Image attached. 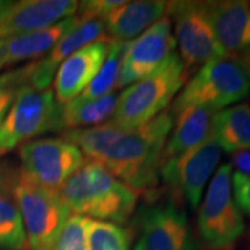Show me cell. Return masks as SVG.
Instances as JSON below:
<instances>
[{
    "label": "cell",
    "mask_w": 250,
    "mask_h": 250,
    "mask_svg": "<svg viewBox=\"0 0 250 250\" xmlns=\"http://www.w3.org/2000/svg\"><path fill=\"white\" fill-rule=\"evenodd\" d=\"M188 74L181 57L174 52L159 68L118 95L110 121L123 129H132L153 120L168 108L171 100L185 86Z\"/></svg>",
    "instance_id": "obj_3"
},
{
    "label": "cell",
    "mask_w": 250,
    "mask_h": 250,
    "mask_svg": "<svg viewBox=\"0 0 250 250\" xmlns=\"http://www.w3.org/2000/svg\"><path fill=\"white\" fill-rule=\"evenodd\" d=\"M75 0H21L10 1L0 11V32L4 36L45 29L78 11Z\"/></svg>",
    "instance_id": "obj_13"
},
{
    "label": "cell",
    "mask_w": 250,
    "mask_h": 250,
    "mask_svg": "<svg viewBox=\"0 0 250 250\" xmlns=\"http://www.w3.org/2000/svg\"><path fill=\"white\" fill-rule=\"evenodd\" d=\"M124 131L113 121H107L90 128L68 129L64 134V139L77 146L89 160L102 163Z\"/></svg>",
    "instance_id": "obj_23"
},
{
    "label": "cell",
    "mask_w": 250,
    "mask_h": 250,
    "mask_svg": "<svg viewBox=\"0 0 250 250\" xmlns=\"http://www.w3.org/2000/svg\"><path fill=\"white\" fill-rule=\"evenodd\" d=\"M1 38H4V35H3V34L0 32V39H1Z\"/></svg>",
    "instance_id": "obj_33"
},
{
    "label": "cell",
    "mask_w": 250,
    "mask_h": 250,
    "mask_svg": "<svg viewBox=\"0 0 250 250\" xmlns=\"http://www.w3.org/2000/svg\"><path fill=\"white\" fill-rule=\"evenodd\" d=\"M215 39L224 57H238L250 49V10L248 1H207Z\"/></svg>",
    "instance_id": "obj_16"
},
{
    "label": "cell",
    "mask_w": 250,
    "mask_h": 250,
    "mask_svg": "<svg viewBox=\"0 0 250 250\" xmlns=\"http://www.w3.org/2000/svg\"><path fill=\"white\" fill-rule=\"evenodd\" d=\"M231 166L235 167V172H239L242 175L250 177V150L239 152L232 154Z\"/></svg>",
    "instance_id": "obj_30"
},
{
    "label": "cell",
    "mask_w": 250,
    "mask_h": 250,
    "mask_svg": "<svg viewBox=\"0 0 250 250\" xmlns=\"http://www.w3.org/2000/svg\"><path fill=\"white\" fill-rule=\"evenodd\" d=\"M248 7H249V10H250V1H248Z\"/></svg>",
    "instance_id": "obj_34"
},
{
    "label": "cell",
    "mask_w": 250,
    "mask_h": 250,
    "mask_svg": "<svg viewBox=\"0 0 250 250\" xmlns=\"http://www.w3.org/2000/svg\"><path fill=\"white\" fill-rule=\"evenodd\" d=\"M197 229L208 249L232 248L245 232V218L232 192V166L221 164L215 171L199 208Z\"/></svg>",
    "instance_id": "obj_7"
},
{
    "label": "cell",
    "mask_w": 250,
    "mask_h": 250,
    "mask_svg": "<svg viewBox=\"0 0 250 250\" xmlns=\"http://www.w3.org/2000/svg\"><path fill=\"white\" fill-rule=\"evenodd\" d=\"M56 192L68 213L113 224L128 221L138 200L134 189L93 160L85 161Z\"/></svg>",
    "instance_id": "obj_1"
},
{
    "label": "cell",
    "mask_w": 250,
    "mask_h": 250,
    "mask_svg": "<svg viewBox=\"0 0 250 250\" xmlns=\"http://www.w3.org/2000/svg\"><path fill=\"white\" fill-rule=\"evenodd\" d=\"M9 3H10V1H4V0H0V11L4 9V7H6V6L9 4Z\"/></svg>",
    "instance_id": "obj_31"
},
{
    "label": "cell",
    "mask_w": 250,
    "mask_h": 250,
    "mask_svg": "<svg viewBox=\"0 0 250 250\" xmlns=\"http://www.w3.org/2000/svg\"><path fill=\"white\" fill-rule=\"evenodd\" d=\"M187 214L174 197L145 206L139 213V235L134 250H190Z\"/></svg>",
    "instance_id": "obj_11"
},
{
    "label": "cell",
    "mask_w": 250,
    "mask_h": 250,
    "mask_svg": "<svg viewBox=\"0 0 250 250\" xmlns=\"http://www.w3.org/2000/svg\"><path fill=\"white\" fill-rule=\"evenodd\" d=\"M221 159V149L210 134L202 143L161 164L160 175L174 195L182 196L193 210L200 205L206 184Z\"/></svg>",
    "instance_id": "obj_10"
},
{
    "label": "cell",
    "mask_w": 250,
    "mask_h": 250,
    "mask_svg": "<svg viewBox=\"0 0 250 250\" xmlns=\"http://www.w3.org/2000/svg\"><path fill=\"white\" fill-rule=\"evenodd\" d=\"M167 1H123L103 18L104 35L114 42H129L167 14Z\"/></svg>",
    "instance_id": "obj_17"
},
{
    "label": "cell",
    "mask_w": 250,
    "mask_h": 250,
    "mask_svg": "<svg viewBox=\"0 0 250 250\" xmlns=\"http://www.w3.org/2000/svg\"><path fill=\"white\" fill-rule=\"evenodd\" d=\"M22 168L39 185L57 190L85 163L83 154L64 138H39L20 146Z\"/></svg>",
    "instance_id": "obj_9"
},
{
    "label": "cell",
    "mask_w": 250,
    "mask_h": 250,
    "mask_svg": "<svg viewBox=\"0 0 250 250\" xmlns=\"http://www.w3.org/2000/svg\"><path fill=\"white\" fill-rule=\"evenodd\" d=\"M214 111L206 107H187L174 116V125L167 139L163 163L190 150L211 134Z\"/></svg>",
    "instance_id": "obj_19"
},
{
    "label": "cell",
    "mask_w": 250,
    "mask_h": 250,
    "mask_svg": "<svg viewBox=\"0 0 250 250\" xmlns=\"http://www.w3.org/2000/svg\"><path fill=\"white\" fill-rule=\"evenodd\" d=\"M232 192L242 214L250 215V177L232 172Z\"/></svg>",
    "instance_id": "obj_29"
},
{
    "label": "cell",
    "mask_w": 250,
    "mask_h": 250,
    "mask_svg": "<svg viewBox=\"0 0 250 250\" xmlns=\"http://www.w3.org/2000/svg\"><path fill=\"white\" fill-rule=\"evenodd\" d=\"M131 238L126 229L118 224L90 220L88 221L89 250H131Z\"/></svg>",
    "instance_id": "obj_25"
},
{
    "label": "cell",
    "mask_w": 250,
    "mask_h": 250,
    "mask_svg": "<svg viewBox=\"0 0 250 250\" xmlns=\"http://www.w3.org/2000/svg\"><path fill=\"white\" fill-rule=\"evenodd\" d=\"M3 67H6V64H4V62H3V60L0 59V70H1Z\"/></svg>",
    "instance_id": "obj_32"
},
{
    "label": "cell",
    "mask_w": 250,
    "mask_h": 250,
    "mask_svg": "<svg viewBox=\"0 0 250 250\" xmlns=\"http://www.w3.org/2000/svg\"><path fill=\"white\" fill-rule=\"evenodd\" d=\"M124 0H88L81 1L78 4L81 18H103L107 16L111 10L120 6Z\"/></svg>",
    "instance_id": "obj_28"
},
{
    "label": "cell",
    "mask_w": 250,
    "mask_h": 250,
    "mask_svg": "<svg viewBox=\"0 0 250 250\" xmlns=\"http://www.w3.org/2000/svg\"><path fill=\"white\" fill-rule=\"evenodd\" d=\"M104 38L106 35L103 20L77 17L75 24L62 35L53 49L45 54L43 59L34 62L29 83L39 90L49 89V85L53 82L54 75L64 60H67L72 53L82 49L83 46Z\"/></svg>",
    "instance_id": "obj_15"
},
{
    "label": "cell",
    "mask_w": 250,
    "mask_h": 250,
    "mask_svg": "<svg viewBox=\"0 0 250 250\" xmlns=\"http://www.w3.org/2000/svg\"><path fill=\"white\" fill-rule=\"evenodd\" d=\"M110 43L107 38L96 41L62 62L53 78V93L59 104H68L86 89L104 62Z\"/></svg>",
    "instance_id": "obj_14"
},
{
    "label": "cell",
    "mask_w": 250,
    "mask_h": 250,
    "mask_svg": "<svg viewBox=\"0 0 250 250\" xmlns=\"http://www.w3.org/2000/svg\"><path fill=\"white\" fill-rule=\"evenodd\" d=\"M75 21L77 16L65 18L45 29L4 36L0 39V59L6 65H10L13 62L34 60L45 56L75 24Z\"/></svg>",
    "instance_id": "obj_18"
},
{
    "label": "cell",
    "mask_w": 250,
    "mask_h": 250,
    "mask_svg": "<svg viewBox=\"0 0 250 250\" xmlns=\"http://www.w3.org/2000/svg\"><path fill=\"white\" fill-rule=\"evenodd\" d=\"M13 189L25 231L28 250H53L70 217L57 192L39 185L22 170L16 172Z\"/></svg>",
    "instance_id": "obj_5"
},
{
    "label": "cell",
    "mask_w": 250,
    "mask_h": 250,
    "mask_svg": "<svg viewBox=\"0 0 250 250\" xmlns=\"http://www.w3.org/2000/svg\"><path fill=\"white\" fill-rule=\"evenodd\" d=\"M211 134L228 154L250 150V106L239 103L215 113Z\"/></svg>",
    "instance_id": "obj_21"
},
{
    "label": "cell",
    "mask_w": 250,
    "mask_h": 250,
    "mask_svg": "<svg viewBox=\"0 0 250 250\" xmlns=\"http://www.w3.org/2000/svg\"><path fill=\"white\" fill-rule=\"evenodd\" d=\"M249 74L235 57L218 56L203 64L181 89L171 107L172 116L192 106L218 113L249 95Z\"/></svg>",
    "instance_id": "obj_4"
},
{
    "label": "cell",
    "mask_w": 250,
    "mask_h": 250,
    "mask_svg": "<svg viewBox=\"0 0 250 250\" xmlns=\"http://www.w3.org/2000/svg\"><path fill=\"white\" fill-rule=\"evenodd\" d=\"M172 125L174 116L167 108L150 121L125 129L100 164L135 192L150 189L159 181Z\"/></svg>",
    "instance_id": "obj_2"
},
{
    "label": "cell",
    "mask_w": 250,
    "mask_h": 250,
    "mask_svg": "<svg viewBox=\"0 0 250 250\" xmlns=\"http://www.w3.org/2000/svg\"><path fill=\"white\" fill-rule=\"evenodd\" d=\"M16 168L0 164V249L24 250L27 248L25 231L14 197Z\"/></svg>",
    "instance_id": "obj_20"
},
{
    "label": "cell",
    "mask_w": 250,
    "mask_h": 250,
    "mask_svg": "<svg viewBox=\"0 0 250 250\" xmlns=\"http://www.w3.org/2000/svg\"><path fill=\"white\" fill-rule=\"evenodd\" d=\"M32 68H34V62L21 68L4 72L0 75V124L3 123L4 117L7 116L20 90L29 83Z\"/></svg>",
    "instance_id": "obj_26"
},
{
    "label": "cell",
    "mask_w": 250,
    "mask_h": 250,
    "mask_svg": "<svg viewBox=\"0 0 250 250\" xmlns=\"http://www.w3.org/2000/svg\"><path fill=\"white\" fill-rule=\"evenodd\" d=\"M249 106H250V104H249Z\"/></svg>",
    "instance_id": "obj_36"
},
{
    "label": "cell",
    "mask_w": 250,
    "mask_h": 250,
    "mask_svg": "<svg viewBox=\"0 0 250 250\" xmlns=\"http://www.w3.org/2000/svg\"><path fill=\"white\" fill-rule=\"evenodd\" d=\"M125 46H126V42L111 41L107 56L96 74V77L86 86V89L74 100L83 102V100L103 98L108 93H111V90L114 88H117V81H118L120 68H121V62H123V57L125 53Z\"/></svg>",
    "instance_id": "obj_24"
},
{
    "label": "cell",
    "mask_w": 250,
    "mask_h": 250,
    "mask_svg": "<svg viewBox=\"0 0 250 250\" xmlns=\"http://www.w3.org/2000/svg\"><path fill=\"white\" fill-rule=\"evenodd\" d=\"M62 126V106L53 89L39 90L31 83L20 90L7 116L0 124V156Z\"/></svg>",
    "instance_id": "obj_6"
},
{
    "label": "cell",
    "mask_w": 250,
    "mask_h": 250,
    "mask_svg": "<svg viewBox=\"0 0 250 250\" xmlns=\"http://www.w3.org/2000/svg\"><path fill=\"white\" fill-rule=\"evenodd\" d=\"M249 80H250V75H249Z\"/></svg>",
    "instance_id": "obj_35"
},
{
    "label": "cell",
    "mask_w": 250,
    "mask_h": 250,
    "mask_svg": "<svg viewBox=\"0 0 250 250\" xmlns=\"http://www.w3.org/2000/svg\"><path fill=\"white\" fill-rule=\"evenodd\" d=\"M167 16L178 45V56L188 72L223 56L215 39L207 1H170Z\"/></svg>",
    "instance_id": "obj_8"
},
{
    "label": "cell",
    "mask_w": 250,
    "mask_h": 250,
    "mask_svg": "<svg viewBox=\"0 0 250 250\" xmlns=\"http://www.w3.org/2000/svg\"><path fill=\"white\" fill-rule=\"evenodd\" d=\"M88 221L89 218L81 215H70L56 241L53 250H89Z\"/></svg>",
    "instance_id": "obj_27"
},
{
    "label": "cell",
    "mask_w": 250,
    "mask_h": 250,
    "mask_svg": "<svg viewBox=\"0 0 250 250\" xmlns=\"http://www.w3.org/2000/svg\"><path fill=\"white\" fill-rule=\"evenodd\" d=\"M171 20L166 14L152 27L126 42L117 81V88H125L159 68L175 52Z\"/></svg>",
    "instance_id": "obj_12"
},
{
    "label": "cell",
    "mask_w": 250,
    "mask_h": 250,
    "mask_svg": "<svg viewBox=\"0 0 250 250\" xmlns=\"http://www.w3.org/2000/svg\"><path fill=\"white\" fill-rule=\"evenodd\" d=\"M118 102L116 92L93 100H72L62 106L64 129H81L104 124L114 114Z\"/></svg>",
    "instance_id": "obj_22"
}]
</instances>
